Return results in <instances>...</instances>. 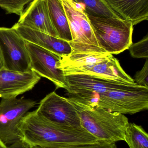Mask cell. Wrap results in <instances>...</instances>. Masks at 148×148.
I'll list each match as a JSON object with an SVG mask.
<instances>
[{
	"label": "cell",
	"instance_id": "1",
	"mask_svg": "<svg viewBox=\"0 0 148 148\" xmlns=\"http://www.w3.org/2000/svg\"><path fill=\"white\" fill-rule=\"evenodd\" d=\"M18 129L22 140L30 147L99 141L83 128H72L55 124L40 115L36 110L25 115L19 122Z\"/></svg>",
	"mask_w": 148,
	"mask_h": 148
},
{
	"label": "cell",
	"instance_id": "2",
	"mask_svg": "<svg viewBox=\"0 0 148 148\" xmlns=\"http://www.w3.org/2000/svg\"><path fill=\"white\" fill-rule=\"evenodd\" d=\"M73 102L77 108L82 127L98 140L110 143L124 141L129 122L124 114Z\"/></svg>",
	"mask_w": 148,
	"mask_h": 148
},
{
	"label": "cell",
	"instance_id": "3",
	"mask_svg": "<svg viewBox=\"0 0 148 148\" xmlns=\"http://www.w3.org/2000/svg\"><path fill=\"white\" fill-rule=\"evenodd\" d=\"M87 14L98 44L105 53L119 54L133 44L132 23L122 18Z\"/></svg>",
	"mask_w": 148,
	"mask_h": 148
},
{
	"label": "cell",
	"instance_id": "4",
	"mask_svg": "<svg viewBox=\"0 0 148 148\" xmlns=\"http://www.w3.org/2000/svg\"><path fill=\"white\" fill-rule=\"evenodd\" d=\"M88 107L134 114L148 109V88L135 84L114 89L101 94Z\"/></svg>",
	"mask_w": 148,
	"mask_h": 148
},
{
	"label": "cell",
	"instance_id": "5",
	"mask_svg": "<svg viewBox=\"0 0 148 148\" xmlns=\"http://www.w3.org/2000/svg\"><path fill=\"white\" fill-rule=\"evenodd\" d=\"M61 1L72 36L71 53H106L98 44L84 6L72 0Z\"/></svg>",
	"mask_w": 148,
	"mask_h": 148
},
{
	"label": "cell",
	"instance_id": "6",
	"mask_svg": "<svg viewBox=\"0 0 148 148\" xmlns=\"http://www.w3.org/2000/svg\"><path fill=\"white\" fill-rule=\"evenodd\" d=\"M69 85L67 90L72 101L89 106L100 95L114 89L120 88L136 84L104 80L85 75H65Z\"/></svg>",
	"mask_w": 148,
	"mask_h": 148
},
{
	"label": "cell",
	"instance_id": "7",
	"mask_svg": "<svg viewBox=\"0 0 148 148\" xmlns=\"http://www.w3.org/2000/svg\"><path fill=\"white\" fill-rule=\"evenodd\" d=\"M37 104L24 97L2 99L0 102V140L5 145L22 140L18 125L22 118Z\"/></svg>",
	"mask_w": 148,
	"mask_h": 148
},
{
	"label": "cell",
	"instance_id": "8",
	"mask_svg": "<svg viewBox=\"0 0 148 148\" xmlns=\"http://www.w3.org/2000/svg\"><path fill=\"white\" fill-rule=\"evenodd\" d=\"M40 115L55 124L72 128H81L77 108L68 98L63 97L55 91L46 96L36 110Z\"/></svg>",
	"mask_w": 148,
	"mask_h": 148
},
{
	"label": "cell",
	"instance_id": "9",
	"mask_svg": "<svg viewBox=\"0 0 148 148\" xmlns=\"http://www.w3.org/2000/svg\"><path fill=\"white\" fill-rule=\"evenodd\" d=\"M27 41L13 27H0V48L6 70L30 71V60Z\"/></svg>",
	"mask_w": 148,
	"mask_h": 148
},
{
	"label": "cell",
	"instance_id": "10",
	"mask_svg": "<svg viewBox=\"0 0 148 148\" xmlns=\"http://www.w3.org/2000/svg\"><path fill=\"white\" fill-rule=\"evenodd\" d=\"M26 47L30 58V69L51 81L57 88L67 90L69 85L65 75L58 68L61 56L28 42H26Z\"/></svg>",
	"mask_w": 148,
	"mask_h": 148
},
{
	"label": "cell",
	"instance_id": "11",
	"mask_svg": "<svg viewBox=\"0 0 148 148\" xmlns=\"http://www.w3.org/2000/svg\"><path fill=\"white\" fill-rule=\"evenodd\" d=\"M64 75H85L104 80H112L127 83H134L121 66L117 59L113 55L102 60L91 63L85 66L74 69L64 73Z\"/></svg>",
	"mask_w": 148,
	"mask_h": 148
},
{
	"label": "cell",
	"instance_id": "12",
	"mask_svg": "<svg viewBox=\"0 0 148 148\" xmlns=\"http://www.w3.org/2000/svg\"><path fill=\"white\" fill-rule=\"evenodd\" d=\"M41 77L32 70L18 72L0 70V97H17L32 90L41 80Z\"/></svg>",
	"mask_w": 148,
	"mask_h": 148
},
{
	"label": "cell",
	"instance_id": "13",
	"mask_svg": "<svg viewBox=\"0 0 148 148\" xmlns=\"http://www.w3.org/2000/svg\"><path fill=\"white\" fill-rule=\"evenodd\" d=\"M18 23L58 38L51 23L46 0H33L20 16Z\"/></svg>",
	"mask_w": 148,
	"mask_h": 148
},
{
	"label": "cell",
	"instance_id": "14",
	"mask_svg": "<svg viewBox=\"0 0 148 148\" xmlns=\"http://www.w3.org/2000/svg\"><path fill=\"white\" fill-rule=\"evenodd\" d=\"M26 41L41 47L60 56L69 55L72 52L69 42L16 23L13 27Z\"/></svg>",
	"mask_w": 148,
	"mask_h": 148
},
{
	"label": "cell",
	"instance_id": "15",
	"mask_svg": "<svg viewBox=\"0 0 148 148\" xmlns=\"http://www.w3.org/2000/svg\"><path fill=\"white\" fill-rule=\"evenodd\" d=\"M121 18L134 26L148 20V0H104Z\"/></svg>",
	"mask_w": 148,
	"mask_h": 148
},
{
	"label": "cell",
	"instance_id": "16",
	"mask_svg": "<svg viewBox=\"0 0 148 148\" xmlns=\"http://www.w3.org/2000/svg\"><path fill=\"white\" fill-rule=\"evenodd\" d=\"M46 1L50 20L58 38L70 42L72 36L61 0Z\"/></svg>",
	"mask_w": 148,
	"mask_h": 148
},
{
	"label": "cell",
	"instance_id": "17",
	"mask_svg": "<svg viewBox=\"0 0 148 148\" xmlns=\"http://www.w3.org/2000/svg\"><path fill=\"white\" fill-rule=\"evenodd\" d=\"M124 141L130 148H148V135L142 127L129 123Z\"/></svg>",
	"mask_w": 148,
	"mask_h": 148
},
{
	"label": "cell",
	"instance_id": "18",
	"mask_svg": "<svg viewBox=\"0 0 148 148\" xmlns=\"http://www.w3.org/2000/svg\"><path fill=\"white\" fill-rule=\"evenodd\" d=\"M82 4L87 14L97 16L121 18L110 8L104 0H72Z\"/></svg>",
	"mask_w": 148,
	"mask_h": 148
},
{
	"label": "cell",
	"instance_id": "19",
	"mask_svg": "<svg viewBox=\"0 0 148 148\" xmlns=\"http://www.w3.org/2000/svg\"><path fill=\"white\" fill-rule=\"evenodd\" d=\"M30 148H117L116 143L99 141L95 143L74 144H53L45 146H34Z\"/></svg>",
	"mask_w": 148,
	"mask_h": 148
},
{
	"label": "cell",
	"instance_id": "20",
	"mask_svg": "<svg viewBox=\"0 0 148 148\" xmlns=\"http://www.w3.org/2000/svg\"><path fill=\"white\" fill-rule=\"evenodd\" d=\"M33 0H0V8L7 14H14L21 16L24 10L25 5Z\"/></svg>",
	"mask_w": 148,
	"mask_h": 148
},
{
	"label": "cell",
	"instance_id": "21",
	"mask_svg": "<svg viewBox=\"0 0 148 148\" xmlns=\"http://www.w3.org/2000/svg\"><path fill=\"white\" fill-rule=\"evenodd\" d=\"M129 49L132 57L135 58H147L148 57V36L147 35L142 40L134 44H132Z\"/></svg>",
	"mask_w": 148,
	"mask_h": 148
},
{
	"label": "cell",
	"instance_id": "22",
	"mask_svg": "<svg viewBox=\"0 0 148 148\" xmlns=\"http://www.w3.org/2000/svg\"><path fill=\"white\" fill-rule=\"evenodd\" d=\"M134 80L138 85L148 88V58L142 69L136 74Z\"/></svg>",
	"mask_w": 148,
	"mask_h": 148
},
{
	"label": "cell",
	"instance_id": "23",
	"mask_svg": "<svg viewBox=\"0 0 148 148\" xmlns=\"http://www.w3.org/2000/svg\"><path fill=\"white\" fill-rule=\"evenodd\" d=\"M7 148H30L22 140L15 143L10 145Z\"/></svg>",
	"mask_w": 148,
	"mask_h": 148
},
{
	"label": "cell",
	"instance_id": "24",
	"mask_svg": "<svg viewBox=\"0 0 148 148\" xmlns=\"http://www.w3.org/2000/svg\"><path fill=\"white\" fill-rule=\"evenodd\" d=\"M4 68V62H3V57L1 50L0 48V70L3 69Z\"/></svg>",
	"mask_w": 148,
	"mask_h": 148
},
{
	"label": "cell",
	"instance_id": "25",
	"mask_svg": "<svg viewBox=\"0 0 148 148\" xmlns=\"http://www.w3.org/2000/svg\"><path fill=\"white\" fill-rule=\"evenodd\" d=\"M8 148V147H7V145L4 144L0 140V148Z\"/></svg>",
	"mask_w": 148,
	"mask_h": 148
}]
</instances>
